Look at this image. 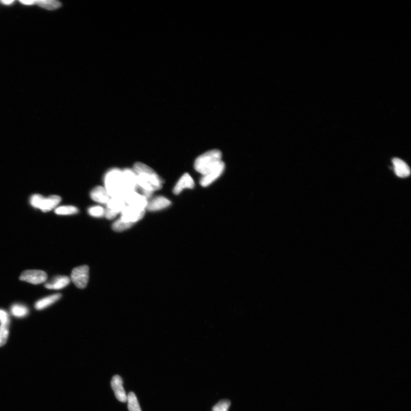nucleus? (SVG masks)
<instances>
[{
	"label": "nucleus",
	"instance_id": "nucleus-27",
	"mask_svg": "<svg viewBox=\"0 0 411 411\" xmlns=\"http://www.w3.org/2000/svg\"><path fill=\"white\" fill-rule=\"evenodd\" d=\"M10 316L7 311L0 309V324H10Z\"/></svg>",
	"mask_w": 411,
	"mask_h": 411
},
{
	"label": "nucleus",
	"instance_id": "nucleus-22",
	"mask_svg": "<svg viewBox=\"0 0 411 411\" xmlns=\"http://www.w3.org/2000/svg\"><path fill=\"white\" fill-rule=\"evenodd\" d=\"M78 212V209L73 206H64V207H60L55 209L56 214L60 216L73 215Z\"/></svg>",
	"mask_w": 411,
	"mask_h": 411
},
{
	"label": "nucleus",
	"instance_id": "nucleus-17",
	"mask_svg": "<svg viewBox=\"0 0 411 411\" xmlns=\"http://www.w3.org/2000/svg\"><path fill=\"white\" fill-rule=\"evenodd\" d=\"M61 297L60 294H57L41 299L35 303V308L37 310H43L59 301Z\"/></svg>",
	"mask_w": 411,
	"mask_h": 411
},
{
	"label": "nucleus",
	"instance_id": "nucleus-3",
	"mask_svg": "<svg viewBox=\"0 0 411 411\" xmlns=\"http://www.w3.org/2000/svg\"><path fill=\"white\" fill-rule=\"evenodd\" d=\"M222 154L220 150L209 151L196 158L194 168L202 176L216 168L222 162Z\"/></svg>",
	"mask_w": 411,
	"mask_h": 411
},
{
	"label": "nucleus",
	"instance_id": "nucleus-13",
	"mask_svg": "<svg viewBox=\"0 0 411 411\" xmlns=\"http://www.w3.org/2000/svg\"><path fill=\"white\" fill-rule=\"evenodd\" d=\"M194 185L195 183L193 179L188 173H186L180 178V180L178 181L177 184L174 187L173 193L176 195L180 194L182 191L185 189L194 188Z\"/></svg>",
	"mask_w": 411,
	"mask_h": 411
},
{
	"label": "nucleus",
	"instance_id": "nucleus-11",
	"mask_svg": "<svg viewBox=\"0 0 411 411\" xmlns=\"http://www.w3.org/2000/svg\"><path fill=\"white\" fill-rule=\"evenodd\" d=\"M171 204V200L159 196L148 201L146 209L150 212L159 211L169 207Z\"/></svg>",
	"mask_w": 411,
	"mask_h": 411
},
{
	"label": "nucleus",
	"instance_id": "nucleus-9",
	"mask_svg": "<svg viewBox=\"0 0 411 411\" xmlns=\"http://www.w3.org/2000/svg\"><path fill=\"white\" fill-rule=\"evenodd\" d=\"M225 170V163L222 161L211 171L204 174L200 181V184L203 187H207L212 184L214 181L220 177Z\"/></svg>",
	"mask_w": 411,
	"mask_h": 411
},
{
	"label": "nucleus",
	"instance_id": "nucleus-4",
	"mask_svg": "<svg viewBox=\"0 0 411 411\" xmlns=\"http://www.w3.org/2000/svg\"><path fill=\"white\" fill-rule=\"evenodd\" d=\"M61 201V198L60 196L51 195L46 198L40 194H34L31 196L30 203L33 208L47 213L55 209L60 204Z\"/></svg>",
	"mask_w": 411,
	"mask_h": 411
},
{
	"label": "nucleus",
	"instance_id": "nucleus-15",
	"mask_svg": "<svg viewBox=\"0 0 411 411\" xmlns=\"http://www.w3.org/2000/svg\"><path fill=\"white\" fill-rule=\"evenodd\" d=\"M392 163L394 165V172L397 176L400 178H406L410 175V168L404 160L398 158H395L392 159Z\"/></svg>",
	"mask_w": 411,
	"mask_h": 411
},
{
	"label": "nucleus",
	"instance_id": "nucleus-10",
	"mask_svg": "<svg viewBox=\"0 0 411 411\" xmlns=\"http://www.w3.org/2000/svg\"><path fill=\"white\" fill-rule=\"evenodd\" d=\"M111 386L114 392L115 397L120 402L127 401V395L123 387V381L119 375H115L111 382Z\"/></svg>",
	"mask_w": 411,
	"mask_h": 411
},
{
	"label": "nucleus",
	"instance_id": "nucleus-14",
	"mask_svg": "<svg viewBox=\"0 0 411 411\" xmlns=\"http://www.w3.org/2000/svg\"><path fill=\"white\" fill-rule=\"evenodd\" d=\"M91 198L95 202L102 204H107L110 199L108 192L104 187L97 186L91 193Z\"/></svg>",
	"mask_w": 411,
	"mask_h": 411
},
{
	"label": "nucleus",
	"instance_id": "nucleus-23",
	"mask_svg": "<svg viewBox=\"0 0 411 411\" xmlns=\"http://www.w3.org/2000/svg\"><path fill=\"white\" fill-rule=\"evenodd\" d=\"M133 225L132 223L125 222L121 219H119L113 223L112 229L116 232H121L130 229Z\"/></svg>",
	"mask_w": 411,
	"mask_h": 411
},
{
	"label": "nucleus",
	"instance_id": "nucleus-30",
	"mask_svg": "<svg viewBox=\"0 0 411 411\" xmlns=\"http://www.w3.org/2000/svg\"><path fill=\"white\" fill-rule=\"evenodd\" d=\"M14 2H15L13 1V0H4V1L1 2L3 5L6 6H10Z\"/></svg>",
	"mask_w": 411,
	"mask_h": 411
},
{
	"label": "nucleus",
	"instance_id": "nucleus-12",
	"mask_svg": "<svg viewBox=\"0 0 411 411\" xmlns=\"http://www.w3.org/2000/svg\"><path fill=\"white\" fill-rule=\"evenodd\" d=\"M123 176L125 185L129 192L137 191L138 188L137 177L136 174L133 170L130 169H124L122 171Z\"/></svg>",
	"mask_w": 411,
	"mask_h": 411
},
{
	"label": "nucleus",
	"instance_id": "nucleus-28",
	"mask_svg": "<svg viewBox=\"0 0 411 411\" xmlns=\"http://www.w3.org/2000/svg\"><path fill=\"white\" fill-rule=\"evenodd\" d=\"M117 213L110 211V210L108 209V208H106L105 210L104 216L106 219H108V220H113V219L117 217Z\"/></svg>",
	"mask_w": 411,
	"mask_h": 411
},
{
	"label": "nucleus",
	"instance_id": "nucleus-19",
	"mask_svg": "<svg viewBox=\"0 0 411 411\" xmlns=\"http://www.w3.org/2000/svg\"><path fill=\"white\" fill-rule=\"evenodd\" d=\"M35 5L46 9L47 10L53 11L60 8L61 4L55 0H39V1H35Z\"/></svg>",
	"mask_w": 411,
	"mask_h": 411
},
{
	"label": "nucleus",
	"instance_id": "nucleus-26",
	"mask_svg": "<svg viewBox=\"0 0 411 411\" xmlns=\"http://www.w3.org/2000/svg\"><path fill=\"white\" fill-rule=\"evenodd\" d=\"M230 401L225 400H222L214 406L213 411H228L230 408Z\"/></svg>",
	"mask_w": 411,
	"mask_h": 411
},
{
	"label": "nucleus",
	"instance_id": "nucleus-5",
	"mask_svg": "<svg viewBox=\"0 0 411 411\" xmlns=\"http://www.w3.org/2000/svg\"><path fill=\"white\" fill-rule=\"evenodd\" d=\"M89 278V269L87 265L75 268L71 272V279L75 286L83 289L87 287Z\"/></svg>",
	"mask_w": 411,
	"mask_h": 411
},
{
	"label": "nucleus",
	"instance_id": "nucleus-8",
	"mask_svg": "<svg viewBox=\"0 0 411 411\" xmlns=\"http://www.w3.org/2000/svg\"><path fill=\"white\" fill-rule=\"evenodd\" d=\"M124 199L128 206L140 209L146 210L148 202V199L137 191L130 192L125 195Z\"/></svg>",
	"mask_w": 411,
	"mask_h": 411
},
{
	"label": "nucleus",
	"instance_id": "nucleus-1",
	"mask_svg": "<svg viewBox=\"0 0 411 411\" xmlns=\"http://www.w3.org/2000/svg\"><path fill=\"white\" fill-rule=\"evenodd\" d=\"M133 170L136 174L138 185L140 188L153 193L162 188L163 182L162 179L147 165L137 162Z\"/></svg>",
	"mask_w": 411,
	"mask_h": 411
},
{
	"label": "nucleus",
	"instance_id": "nucleus-16",
	"mask_svg": "<svg viewBox=\"0 0 411 411\" xmlns=\"http://www.w3.org/2000/svg\"><path fill=\"white\" fill-rule=\"evenodd\" d=\"M70 282V279L66 276H59L56 277L52 281H49L45 284V286L49 290H60L68 285Z\"/></svg>",
	"mask_w": 411,
	"mask_h": 411
},
{
	"label": "nucleus",
	"instance_id": "nucleus-2",
	"mask_svg": "<svg viewBox=\"0 0 411 411\" xmlns=\"http://www.w3.org/2000/svg\"><path fill=\"white\" fill-rule=\"evenodd\" d=\"M105 188L110 198H122L129 193L124 181L122 171L113 169L106 174Z\"/></svg>",
	"mask_w": 411,
	"mask_h": 411
},
{
	"label": "nucleus",
	"instance_id": "nucleus-6",
	"mask_svg": "<svg viewBox=\"0 0 411 411\" xmlns=\"http://www.w3.org/2000/svg\"><path fill=\"white\" fill-rule=\"evenodd\" d=\"M145 209H140L130 206H127L121 212V216L120 219L125 222L132 223L135 225L136 223L140 221L145 216Z\"/></svg>",
	"mask_w": 411,
	"mask_h": 411
},
{
	"label": "nucleus",
	"instance_id": "nucleus-24",
	"mask_svg": "<svg viewBox=\"0 0 411 411\" xmlns=\"http://www.w3.org/2000/svg\"><path fill=\"white\" fill-rule=\"evenodd\" d=\"M10 324H0V347L7 343L9 336Z\"/></svg>",
	"mask_w": 411,
	"mask_h": 411
},
{
	"label": "nucleus",
	"instance_id": "nucleus-18",
	"mask_svg": "<svg viewBox=\"0 0 411 411\" xmlns=\"http://www.w3.org/2000/svg\"><path fill=\"white\" fill-rule=\"evenodd\" d=\"M106 204V208L117 214L121 213L127 206L124 199L119 198H110Z\"/></svg>",
	"mask_w": 411,
	"mask_h": 411
},
{
	"label": "nucleus",
	"instance_id": "nucleus-29",
	"mask_svg": "<svg viewBox=\"0 0 411 411\" xmlns=\"http://www.w3.org/2000/svg\"><path fill=\"white\" fill-rule=\"evenodd\" d=\"M20 3L25 6H34L35 0H24V1H20Z\"/></svg>",
	"mask_w": 411,
	"mask_h": 411
},
{
	"label": "nucleus",
	"instance_id": "nucleus-20",
	"mask_svg": "<svg viewBox=\"0 0 411 411\" xmlns=\"http://www.w3.org/2000/svg\"><path fill=\"white\" fill-rule=\"evenodd\" d=\"M12 314L17 318H24L29 313L28 308L21 304H15L11 308Z\"/></svg>",
	"mask_w": 411,
	"mask_h": 411
},
{
	"label": "nucleus",
	"instance_id": "nucleus-7",
	"mask_svg": "<svg viewBox=\"0 0 411 411\" xmlns=\"http://www.w3.org/2000/svg\"><path fill=\"white\" fill-rule=\"evenodd\" d=\"M48 276L46 272L42 270H30L22 272L20 279L33 284H38L44 283L47 279Z\"/></svg>",
	"mask_w": 411,
	"mask_h": 411
},
{
	"label": "nucleus",
	"instance_id": "nucleus-25",
	"mask_svg": "<svg viewBox=\"0 0 411 411\" xmlns=\"http://www.w3.org/2000/svg\"><path fill=\"white\" fill-rule=\"evenodd\" d=\"M88 213L92 217L100 218L104 216L105 209L101 207H99V206H97V207L89 208Z\"/></svg>",
	"mask_w": 411,
	"mask_h": 411
},
{
	"label": "nucleus",
	"instance_id": "nucleus-21",
	"mask_svg": "<svg viewBox=\"0 0 411 411\" xmlns=\"http://www.w3.org/2000/svg\"><path fill=\"white\" fill-rule=\"evenodd\" d=\"M128 409L129 411H142L137 397L133 392H130L127 396Z\"/></svg>",
	"mask_w": 411,
	"mask_h": 411
}]
</instances>
